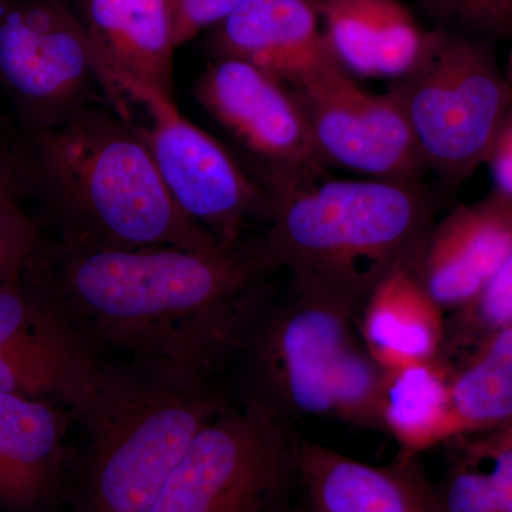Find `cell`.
I'll return each mask as SVG.
<instances>
[{
  "label": "cell",
  "mask_w": 512,
  "mask_h": 512,
  "mask_svg": "<svg viewBox=\"0 0 512 512\" xmlns=\"http://www.w3.org/2000/svg\"><path fill=\"white\" fill-rule=\"evenodd\" d=\"M508 326H512V254L477 298L447 320L441 356H448L461 346L468 348L485 333Z\"/></svg>",
  "instance_id": "23"
},
{
  "label": "cell",
  "mask_w": 512,
  "mask_h": 512,
  "mask_svg": "<svg viewBox=\"0 0 512 512\" xmlns=\"http://www.w3.org/2000/svg\"><path fill=\"white\" fill-rule=\"evenodd\" d=\"M384 373L383 431L397 441L400 456L416 457L463 437L451 403L450 365L443 357Z\"/></svg>",
  "instance_id": "19"
},
{
  "label": "cell",
  "mask_w": 512,
  "mask_h": 512,
  "mask_svg": "<svg viewBox=\"0 0 512 512\" xmlns=\"http://www.w3.org/2000/svg\"><path fill=\"white\" fill-rule=\"evenodd\" d=\"M212 59L252 64L289 87L333 62L313 0H248L211 29Z\"/></svg>",
  "instance_id": "14"
},
{
  "label": "cell",
  "mask_w": 512,
  "mask_h": 512,
  "mask_svg": "<svg viewBox=\"0 0 512 512\" xmlns=\"http://www.w3.org/2000/svg\"><path fill=\"white\" fill-rule=\"evenodd\" d=\"M0 87L28 131L94 106L100 56L63 0H0Z\"/></svg>",
  "instance_id": "9"
},
{
  "label": "cell",
  "mask_w": 512,
  "mask_h": 512,
  "mask_svg": "<svg viewBox=\"0 0 512 512\" xmlns=\"http://www.w3.org/2000/svg\"><path fill=\"white\" fill-rule=\"evenodd\" d=\"M22 156L30 194L60 239L97 248L220 245L173 200L143 138L116 110L92 106L28 131Z\"/></svg>",
  "instance_id": "2"
},
{
  "label": "cell",
  "mask_w": 512,
  "mask_h": 512,
  "mask_svg": "<svg viewBox=\"0 0 512 512\" xmlns=\"http://www.w3.org/2000/svg\"><path fill=\"white\" fill-rule=\"evenodd\" d=\"M436 500L440 512H512V423L467 441Z\"/></svg>",
  "instance_id": "21"
},
{
  "label": "cell",
  "mask_w": 512,
  "mask_h": 512,
  "mask_svg": "<svg viewBox=\"0 0 512 512\" xmlns=\"http://www.w3.org/2000/svg\"><path fill=\"white\" fill-rule=\"evenodd\" d=\"M485 164L493 175L494 190L512 201V107L498 130Z\"/></svg>",
  "instance_id": "27"
},
{
  "label": "cell",
  "mask_w": 512,
  "mask_h": 512,
  "mask_svg": "<svg viewBox=\"0 0 512 512\" xmlns=\"http://www.w3.org/2000/svg\"><path fill=\"white\" fill-rule=\"evenodd\" d=\"M494 43L434 28L416 66L389 83L427 170L464 183L485 164L512 107Z\"/></svg>",
  "instance_id": "6"
},
{
  "label": "cell",
  "mask_w": 512,
  "mask_h": 512,
  "mask_svg": "<svg viewBox=\"0 0 512 512\" xmlns=\"http://www.w3.org/2000/svg\"><path fill=\"white\" fill-rule=\"evenodd\" d=\"M468 348L461 365L450 366L451 403L463 437L512 423V326L485 333Z\"/></svg>",
  "instance_id": "20"
},
{
  "label": "cell",
  "mask_w": 512,
  "mask_h": 512,
  "mask_svg": "<svg viewBox=\"0 0 512 512\" xmlns=\"http://www.w3.org/2000/svg\"><path fill=\"white\" fill-rule=\"evenodd\" d=\"M512 254V201L497 190L434 221L421 248L417 276L444 311L477 298Z\"/></svg>",
  "instance_id": "13"
},
{
  "label": "cell",
  "mask_w": 512,
  "mask_h": 512,
  "mask_svg": "<svg viewBox=\"0 0 512 512\" xmlns=\"http://www.w3.org/2000/svg\"><path fill=\"white\" fill-rule=\"evenodd\" d=\"M302 444L291 421L238 406L195 437L148 512H293Z\"/></svg>",
  "instance_id": "7"
},
{
  "label": "cell",
  "mask_w": 512,
  "mask_h": 512,
  "mask_svg": "<svg viewBox=\"0 0 512 512\" xmlns=\"http://www.w3.org/2000/svg\"><path fill=\"white\" fill-rule=\"evenodd\" d=\"M436 220V202L421 181L325 175L275 198L262 241L289 282L359 325L384 276L416 268Z\"/></svg>",
  "instance_id": "4"
},
{
  "label": "cell",
  "mask_w": 512,
  "mask_h": 512,
  "mask_svg": "<svg viewBox=\"0 0 512 512\" xmlns=\"http://www.w3.org/2000/svg\"><path fill=\"white\" fill-rule=\"evenodd\" d=\"M505 74H507L508 82H510L512 86V47L510 50V55H508L507 67H505Z\"/></svg>",
  "instance_id": "29"
},
{
  "label": "cell",
  "mask_w": 512,
  "mask_h": 512,
  "mask_svg": "<svg viewBox=\"0 0 512 512\" xmlns=\"http://www.w3.org/2000/svg\"><path fill=\"white\" fill-rule=\"evenodd\" d=\"M261 239L205 249L43 242L26 274L101 357L222 375L242 320L278 274Z\"/></svg>",
  "instance_id": "1"
},
{
  "label": "cell",
  "mask_w": 512,
  "mask_h": 512,
  "mask_svg": "<svg viewBox=\"0 0 512 512\" xmlns=\"http://www.w3.org/2000/svg\"><path fill=\"white\" fill-rule=\"evenodd\" d=\"M359 330L370 355L387 372L441 357L446 311L421 284L414 266H399L370 293Z\"/></svg>",
  "instance_id": "17"
},
{
  "label": "cell",
  "mask_w": 512,
  "mask_h": 512,
  "mask_svg": "<svg viewBox=\"0 0 512 512\" xmlns=\"http://www.w3.org/2000/svg\"><path fill=\"white\" fill-rule=\"evenodd\" d=\"M396 0H313L336 62L355 79H377L376 56Z\"/></svg>",
  "instance_id": "22"
},
{
  "label": "cell",
  "mask_w": 512,
  "mask_h": 512,
  "mask_svg": "<svg viewBox=\"0 0 512 512\" xmlns=\"http://www.w3.org/2000/svg\"><path fill=\"white\" fill-rule=\"evenodd\" d=\"M104 66L124 99L146 111L150 126L136 130L171 197L192 221L221 244H237L254 222H271L274 195L231 150L184 117L173 97L106 62Z\"/></svg>",
  "instance_id": "8"
},
{
  "label": "cell",
  "mask_w": 512,
  "mask_h": 512,
  "mask_svg": "<svg viewBox=\"0 0 512 512\" xmlns=\"http://www.w3.org/2000/svg\"><path fill=\"white\" fill-rule=\"evenodd\" d=\"M248 0H170L175 49L214 29Z\"/></svg>",
  "instance_id": "26"
},
{
  "label": "cell",
  "mask_w": 512,
  "mask_h": 512,
  "mask_svg": "<svg viewBox=\"0 0 512 512\" xmlns=\"http://www.w3.org/2000/svg\"><path fill=\"white\" fill-rule=\"evenodd\" d=\"M194 96L274 198L328 175L292 87L252 64L220 57L198 77Z\"/></svg>",
  "instance_id": "10"
},
{
  "label": "cell",
  "mask_w": 512,
  "mask_h": 512,
  "mask_svg": "<svg viewBox=\"0 0 512 512\" xmlns=\"http://www.w3.org/2000/svg\"><path fill=\"white\" fill-rule=\"evenodd\" d=\"M238 404L220 375L157 359H104L76 417L80 512H148L195 437Z\"/></svg>",
  "instance_id": "5"
},
{
  "label": "cell",
  "mask_w": 512,
  "mask_h": 512,
  "mask_svg": "<svg viewBox=\"0 0 512 512\" xmlns=\"http://www.w3.org/2000/svg\"><path fill=\"white\" fill-rule=\"evenodd\" d=\"M292 89L328 170L420 183L426 164L392 94L367 92L336 60Z\"/></svg>",
  "instance_id": "11"
},
{
  "label": "cell",
  "mask_w": 512,
  "mask_h": 512,
  "mask_svg": "<svg viewBox=\"0 0 512 512\" xmlns=\"http://www.w3.org/2000/svg\"><path fill=\"white\" fill-rule=\"evenodd\" d=\"M437 29L495 43L512 37V0H419Z\"/></svg>",
  "instance_id": "24"
},
{
  "label": "cell",
  "mask_w": 512,
  "mask_h": 512,
  "mask_svg": "<svg viewBox=\"0 0 512 512\" xmlns=\"http://www.w3.org/2000/svg\"><path fill=\"white\" fill-rule=\"evenodd\" d=\"M22 156L0 147V207L19 208L28 194Z\"/></svg>",
  "instance_id": "28"
},
{
  "label": "cell",
  "mask_w": 512,
  "mask_h": 512,
  "mask_svg": "<svg viewBox=\"0 0 512 512\" xmlns=\"http://www.w3.org/2000/svg\"><path fill=\"white\" fill-rule=\"evenodd\" d=\"M221 376L238 406L383 431L386 373L356 320L288 279L281 291L272 281L251 306Z\"/></svg>",
  "instance_id": "3"
},
{
  "label": "cell",
  "mask_w": 512,
  "mask_h": 512,
  "mask_svg": "<svg viewBox=\"0 0 512 512\" xmlns=\"http://www.w3.org/2000/svg\"><path fill=\"white\" fill-rule=\"evenodd\" d=\"M72 419L63 404L0 393V512H45L55 503Z\"/></svg>",
  "instance_id": "16"
},
{
  "label": "cell",
  "mask_w": 512,
  "mask_h": 512,
  "mask_svg": "<svg viewBox=\"0 0 512 512\" xmlns=\"http://www.w3.org/2000/svg\"><path fill=\"white\" fill-rule=\"evenodd\" d=\"M86 29L110 66L173 97L170 0H86Z\"/></svg>",
  "instance_id": "18"
},
{
  "label": "cell",
  "mask_w": 512,
  "mask_h": 512,
  "mask_svg": "<svg viewBox=\"0 0 512 512\" xmlns=\"http://www.w3.org/2000/svg\"><path fill=\"white\" fill-rule=\"evenodd\" d=\"M43 242L39 225L22 207H0V286L26 271Z\"/></svg>",
  "instance_id": "25"
},
{
  "label": "cell",
  "mask_w": 512,
  "mask_h": 512,
  "mask_svg": "<svg viewBox=\"0 0 512 512\" xmlns=\"http://www.w3.org/2000/svg\"><path fill=\"white\" fill-rule=\"evenodd\" d=\"M103 365L26 271L0 286V393L63 404L76 419Z\"/></svg>",
  "instance_id": "12"
},
{
  "label": "cell",
  "mask_w": 512,
  "mask_h": 512,
  "mask_svg": "<svg viewBox=\"0 0 512 512\" xmlns=\"http://www.w3.org/2000/svg\"><path fill=\"white\" fill-rule=\"evenodd\" d=\"M293 512H440L416 457L373 466L303 439Z\"/></svg>",
  "instance_id": "15"
}]
</instances>
